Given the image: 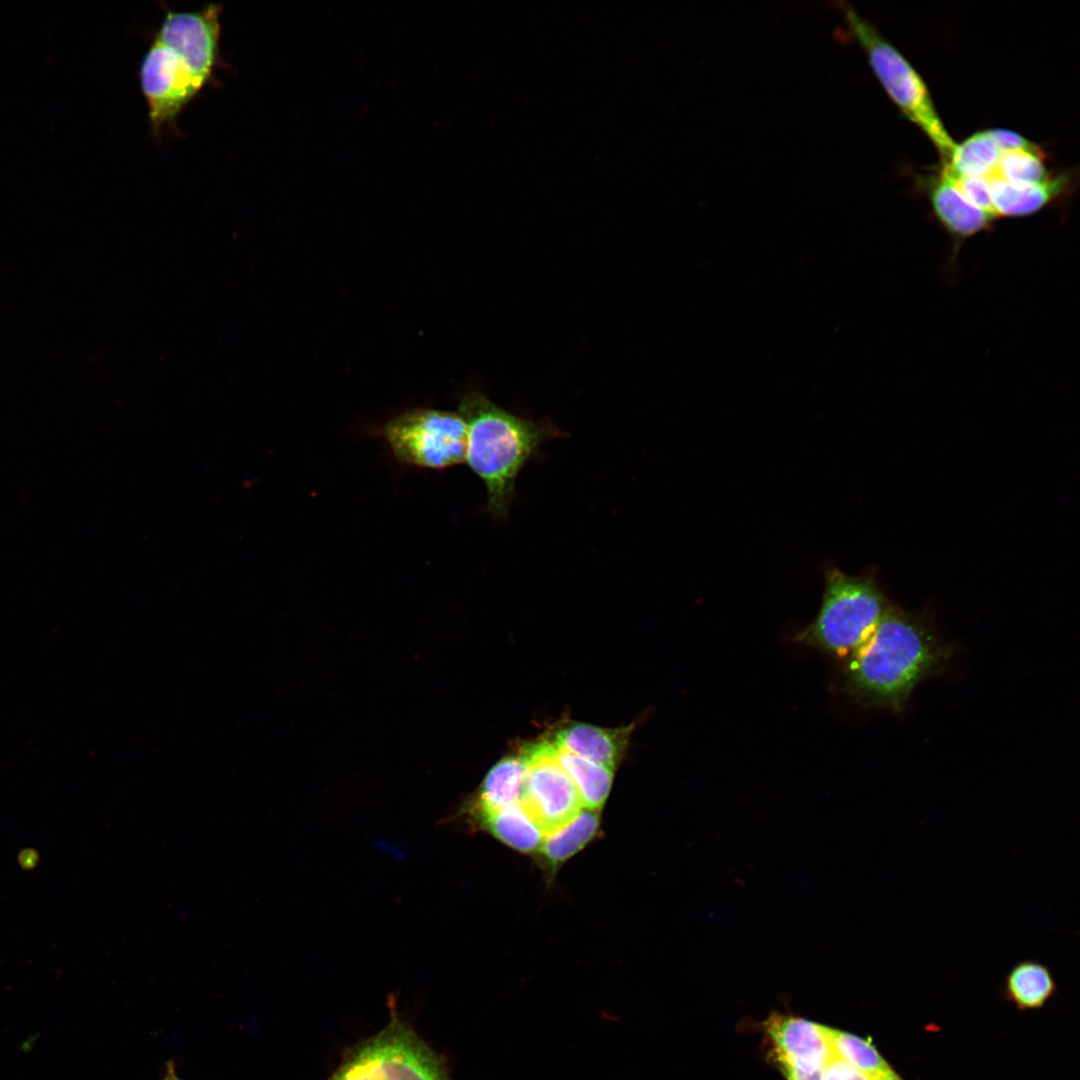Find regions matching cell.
<instances>
[{
  "label": "cell",
  "instance_id": "cell-1",
  "mask_svg": "<svg viewBox=\"0 0 1080 1080\" xmlns=\"http://www.w3.org/2000/svg\"><path fill=\"white\" fill-rule=\"evenodd\" d=\"M846 688L872 703L902 705L941 657L937 640L919 621L889 608L850 656Z\"/></svg>",
  "mask_w": 1080,
  "mask_h": 1080
},
{
  "label": "cell",
  "instance_id": "cell-2",
  "mask_svg": "<svg viewBox=\"0 0 1080 1080\" xmlns=\"http://www.w3.org/2000/svg\"><path fill=\"white\" fill-rule=\"evenodd\" d=\"M458 414L467 427L465 460L486 486L489 512L505 517L520 470L556 431L550 424L515 416L477 392L461 399Z\"/></svg>",
  "mask_w": 1080,
  "mask_h": 1080
},
{
  "label": "cell",
  "instance_id": "cell-3",
  "mask_svg": "<svg viewBox=\"0 0 1080 1080\" xmlns=\"http://www.w3.org/2000/svg\"><path fill=\"white\" fill-rule=\"evenodd\" d=\"M886 599L872 575L825 573L820 610L797 640L838 657L850 656L872 634L886 611Z\"/></svg>",
  "mask_w": 1080,
  "mask_h": 1080
},
{
  "label": "cell",
  "instance_id": "cell-4",
  "mask_svg": "<svg viewBox=\"0 0 1080 1080\" xmlns=\"http://www.w3.org/2000/svg\"><path fill=\"white\" fill-rule=\"evenodd\" d=\"M844 21L860 46L888 96L919 127L946 165L956 143L943 125L929 90L913 66L880 32L847 3H839Z\"/></svg>",
  "mask_w": 1080,
  "mask_h": 1080
},
{
  "label": "cell",
  "instance_id": "cell-5",
  "mask_svg": "<svg viewBox=\"0 0 1080 1080\" xmlns=\"http://www.w3.org/2000/svg\"><path fill=\"white\" fill-rule=\"evenodd\" d=\"M390 1020L345 1053L328 1080H452L446 1062L389 1000Z\"/></svg>",
  "mask_w": 1080,
  "mask_h": 1080
},
{
  "label": "cell",
  "instance_id": "cell-6",
  "mask_svg": "<svg viewBox=\"0 0 1080 1080\" xmlns=\"http://www.w3.org/2000/svg\"><path fill=\"white\" fill-rule=\"evenodd\" d=\"M383 432L401 462L439 469L465 461L467 427L459 414L412 409L387 422Z\"/></svg>",
  "mask_w": 1080,
  "mask_h": 1080
},
{
  "label": "cell",
  "instance_id": "cell-7",
  "mask_svg": "<svg viewBox=\"0 0 1080 1080\" xmlns=\"http://www.w3.org/2000/svg\"><path fill=\"white\" fill-rule=\"evenodd\" d=\"M138 77L154 134L172 126L208 83L182 55L155 37L142 57Z\"/></svg>",
  "mask_w": 1080,
  "mask_h": 1080
},
{
  "label": "cell",
  "instance_id": "cell-8",
  "mask_svg": "<svg viewBox=\"0 0 1080 1080\" xmlns=\"http://www.w3.org/2000/svg\"><path fill=\"white\" fill-rule=\"evenodd\" d=\"M526 763L520 804L543 831L549 834L571 822L582 810L578 791L555 759L551 741L527 746L521 753Z\"/></svg>",
  "mask_w": 1080,
  "mask_h": 1080
},
{
  "label": "cell",
  "instance_id": "cell-9",
  "mask_svg": "<svg viewBox=\"0 0 1080 1080\" xmlns=\"http://www.w3.org/2000/svg\"><path fill=\"white\" fill-rule=\"evenodd\" d=\"M222 6L199 10H168L154 37L182 55L207 82L220 58Z\"/></svg>",
  "mask_w": 1080,
  "mask_h": 1080
},
{
  "label": "cell",
  "instance_id": "cell-10",
  "mask_svg": "<svg viewBox=\"0 0 1080 1080\" xmlns=\"http://www.w3.org/2000/svg\"><path fill=\"white\" fill-rule=\"evenodd\" d=\"M780 1068L803 1073L821 1070L833 1049L829 1027L794 1016L774 1015L765 1023Z\"/></svg>",
  "mask_w": 1080,
  "mask_h": 1080
},
{
  "label": "cell",
  "instance_id": "cell-11",
  "mask_svg": "<svg viewBox=\"0 0 1080 1080\" xmlns=\"http://www.w3.org/2000/svg\"><path fill=\"white\" fill-rule=\"evenodd\" d=\"M928 199L937 222L952 242L951 261L967 240L992 228L990 219L964 199L943 171L931 185Z\"/></svg>",
  "mask_w": 1080,
  "mask_h": 1080
},
{
  "label": "cell",
  "instance_id": "cell-12",
  "mask_svg": "<svg viewBox=\"0 0 1080 1080\" xmlns=\"http://www.w3.org/2000/svg\"><path fill=\"white\" fill-rule=\"evenodd\" d=\"M526 763L521 754L497 762L485 776L476 796L455 815L475 825L484 817L520 803L523 796Z\"/></svg>",
  "mask_w": 1080,
  "mask_h": 1080
},
{
  "label": "cell",
  "instance_id": "cell-13",
  "mask_svg": "<svg viewBox=\"0 0 1080 1080\" xmlns=\"http://www.w3.org/2000/svg\"><path fill=\"white\" fill-rule=\"evenodd\" d=\"M630 731L631 727L606 729L576 722L560 728L551 742L558 749L614 769Z\"/></svg>",
  "mask_w": 1080,
  "mask_h": 1080
},
{
  "label": "cell",
  "instance_id": "cell-14",
  "mask_svg": "<svg viewBox=\"0 0 1080 1080\" xmlns=\"http://www.w3.org/2000/svg\"><path fill=\"white\" fill-rule=\"evenodd\" d=\"M986 179L997 220L1030 216L1055 201L1068 186L1065 175L1029 186L1012 185L994 176Z\"/></svg>",
  "mask_w": 1080,
  "mask_h": 1080
},
{
  "label": "cell",
  "instance_id": "cell-15",
  "mask_svg": "<svg viewBox=\"0 0 1080 1080\" xmlns=\"http://www.w3.org/2000/svg\"><path fill=\"white\" fill-rule=\"evenodd\" d=\"M1057 985L1050 969L1041 962L1024 960L1007 974L1002 993L1019 1010L1043 1007L1054 996Z\"/></svg>",
  "mask_w": 1080,
  "mask_h": 1080
},
{
  "label": "cell",
  "instance_id": "cell-16",
  "mask_svg": "<svg viewBox=\"0 0 1080 1080\" xmlns=\"http://www.w3.org/2000/svg\"><path fill=\"white\" fill-rule=\"evenodd\" d=\"M521 852L539 850L545 834L520 804L496 811L475 824Z\"/></svg>",
  "mask_w": 1080,
  "mask_h": 1080
},
{
  "label": "cell",
  "instance_id": "cell-17",
  "mask_svg": "<svg viewBox=\"0 0 1080 1080\" xmlns=\"http://www.w3.org/2000/svg\"><path fill=\"white\" fill-rule=\"evenodd\" d=\"M555 759L575 785L583 808L599 809L613 781V768L590 761L555 746Z\"/></svg>",
  "mask_w": 1080,
  "mask_h": 1080
},
{
  "label": "cell",
  "instance_id": "cell-18",
  "mask_svg": "<svg viewBox=\"0 0 1080 1080\" xmlns=\"http://www.w3.org/2000/svg\"><path fill=\"white\" fill-rule=\"evenodd\" d=\"M834 1053L873 1080H904L871 1040L829 1027Z\"/></svg>",
  "mask_w": 1080,
  "mask_h": 1080
},
{
  "label": "cell",
  "instance_id": "cell-19",
  "mask_svg": "<svg viewBox=\"0 0 1080 1080\" xmlns=\"http://www.w3.org/2000/svg\"><path fill=\"white\" fill-rule=\"evenodd\" d=\"M598 826L597 810L582 808L571 822L546 834L539 850L550 864H560L583 848L594 836Z\"/></svg>",
  "mask_w": 1080,
  "mask_h": 1080
},
{
  "label": "cell",
  "instance_id": "cell-20",
  "mask_svg": "<svg viewBox=\"0 0 1080 1080\" xmlns=\"http://www.w3.org/2000/svg\"><path fill=\"white\" fill-rule=\"evenodd\" d=\"M1000 154L987 131L977 132L956 145L942 169L956 176L987 178L994 172Z\"/></svg>",
  "mask_w": 1080,
  "mask_h": 1080
},
{
  "label": "cell",
  "instance_id": "cell-21",
  "mask_svg": "<svg viewBox=\"0 0 1080 1080\" xmlns=\"http://www.w3.org/2000/svg\"><path fill=\"white\" fill-rule=\"evenodd\" d=\"M990 176L1016 186L1040 184L1051 177L1039 148L1001 152L995 170Z\"/></svg>",
  "mask_w": 1080,
  "mask_h": 1080
},
{
  "label": "cell",
  "instance_id": "cell-22",
  "mask_svg": "<svg viewBox=\"0 0 1080 1080\" xmlns=\"http://www.w3.org/2000/svg\"><path fill=\"white\" fill-rule=\"evenodd\" d=\"M942 171L949 177L954 187L972 206L983 212L994 224L996 219L991 195L986 178L971 176H956Z\"/></svg>",
  "mask_w": 1080,
  "mask_h": 1080
},
{
  "label": "cell",
  "instance_id": "cell-23",
  "mask_svg": "<svg viewBox=\"0 0 1080 1080\" xmlns=\"http://www.w3.org/2000/svg\"><path fill=\"white\" fill-rule=\"evenodd\" d=\"M822 1080H873L860 1070L833 1055L821 1069Z\"/></svg>",
  "mask_w": 1080,
  "mask_h": 1080
},
{
  "label": "cell",
  "instance_id": "cell-24",
  "mask_svg": "<svg viewBox=\"0 0 1080 1080\" xmlns=\"http://www.w3.org/2000/svg\"><path fill=\"white\" fill-rule=\"evenodd\" d=\"M986 131L1001 152L1010 150H1032L1038 148L1028 139L1011 130L1000 128L989 129Z\"/></svg>",
  "mask_w": 1080,
  "mask_h": 1080
},
{
  "label": "cell",
  "instance_id": "cell-25",
  "mask_svg": "<svg viewBox=\"0 0 1080 1080\" xmlns=\"http://www.w3.org/2000/svg\"><path fill=\"white\" fill-rule=\"evenodd\" d=\"M166 1068H167V1069H166V1073H165V1076H164V1077L162 1078V1080H181V1079H180V1078H179V1077L177 1076V1074H176V1072H175V1069H174V1064H173V1062H172V1061H169V1062L167 1063V1067H166Z\"/></svg>",
  "mask_w": 1080,
  "mask_h": 1080
}]
</instances>
